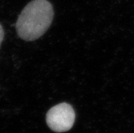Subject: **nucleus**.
I'll use <instances>...</instances> for the list:
<instances>
[{"instance_id": "nucleus-3", "label": "nucleus", "mask_w": 134, "mask_h": 133, "mask_svg": "<svg viewBox=\"0 0 134 133\" xmlns=\"http://www.w3.org/2000/svg\"><path fill=\"white\" fill-rule=\"evenodd\" d=\"M3 37H4V31H3L2 26L0 25V45H1V44L3 41Z\"/></svg>"}, {"instance_id": "nucleus-1", "label": "nucleus", "mask_w": 134, "mask_h": 133, "mask_svg": "<svg viewBox=\"0 0 134 133\" xmlns=\"http://www.w3.org/2000/svg\"><path fill=\"white\" fill-rule=\"evenodd\" d=\"M54 16L53 5L47 0H34L25 7L16 23L19 37L31 42L42 36Z\"/></svg>"}, {"instance_id": "nucleus-2", "label": "nucleus", "mask_w": 134, "mask_h": 133, "mask_svg": "<svg viewBox=\"0 0 134 133\" xmlns=\"http://www.w3.org/2000/svg\"><path fill=\"white\" fill-rule=\"evenodd\" d=\"M74 110L70 104L63 103L53 107L47 112L46 123L51 130L57 132L70 130L75 122Z\"/></svg>"}]
</instances>
